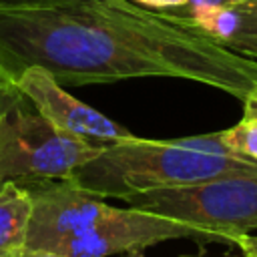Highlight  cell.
I'll list each match as a JSON object with an SVG mask.
<instances>
[{
  "instance_id": "ac0fdd59",
  "label": "cell",
  "mask_w": 257,
  "mask_h": 257,
  "mask_svg": "<svg viewBox=\"0 0 257 257\" xmlns=\"http://www.w3.org/2000/svg\"><path fill=\"white\" fill-rule=\"evenodd\" d=\"M257 245V243H255ZM255 245H253V249H255ZM253 249H249V251H245V255L243 257H255V253H253ZM185 257H201V255H185Z\"/></svg>"
},
{
  "instance_id": "277c9868",
  "label": "cell",
  "mask_w": 257,
  "mask_h": 257,
  "mask_svg": "<svg viewBox=\"0 0 257 257\" xmlns=\"http://www.w3.org/2000/svg\"><path fill=\"white\" fill-rule=\"evenodd\" d=\"M128 205L205 227L223 243L243 251L253 249L257 237V171L215 177L189 187L157 189L124 199Z\"/></svg>"
},
{
  "instance_id": "d6986e66",
  "label": "cell",
  "mask_w": 257,
  "mask_h": 257,
  "mask_svg": "<svg viewBox=\"0 0 257 257\" xmlns=\"http://www.w3.org/2000/svg\"><path fill=\"white\" fill-rule=\"evenodd\" d=\"M20 253H0V257H18Z\"/></svg>"
},
{
  "instance_id": "6da1fadb",
  "label": "cell",
  "mask_w": 257,
  "mask_h": 257,
  "mask_svg": "<svg viewBox=\"0 0 257 257\" xmlns=\"http://www.w3.org/2000/svg\"><path fill=\"white\" fill-rule=\"evenodd\" d=\"M46 68L60 84L181 78L243 100L257 88V60L189 24L177 10L131 0L0 4V76Z\"/></svg>"
},
{
  "instance_id": "8fae6325",
  "label": "cell",
  "mask_w": 257,
  "mask_h": 257,
  "mask_svg": "<svg viewBox=\"0 0 257 257\" xmlns=\"http://www.w3.org/2000/svg\"><path fill=\"white\" fill-rule=\"evenodd\" d=\"M143 8H151V10H161V12H167V10H179V8H185L187 0H131Z\"/></svg>"
},
{
  "instance_id": "5b68a950",
  "label": "cell",
  "mask_w": 257,
  "mask_h": 257,
  "mask_svg": "<svg viewBox=\"0 0 257 257\" xmlns=\"http://www.w3.org/2000/svg\"><path fill=\"white\" fill-rule=\"evenodd\" d=\"M173 239H193L199 243L221 241L205 227L177 221L155 211L128 205L126 209L108 207V211L90 229L62 241L56 253L64 257H110L128 251H143L151 245Z\"/></svg>"
},
{
  "instance_id": "52a82bcc",
  "label": "cell",
  "mask_w": 257,
  "mask_h": 257,
  "mask_svg": "<svg viewBox=\"0 0 257 257\" xmlns=\"http://www.w3.org/2000/svg\"><path fill=\"white\" fill-rule=\"evenodd\" d=\"M12 84L38 114L68 135L96 145L116 143L133 135L122 124L64 90L62 84L42 66L22 68L12 78Z\"/></svg>"
},
{
  "instance_id": "7a4b0ae2",
  "label": "cell",
  "mask_w": 257,
  "mask_h": 257,
  "mask_svg": "<svg viewBox=\"0 0 257 257\" xmlns=\"http://www.w3.org/2000/svg\"><path fill=\"white\" fill-rule=\"evenodd\" d=\"M247 171H257V163L229 155L217 133L171 141L131 135L102 145L100 153L84 163L72 179L102 199L124 201L147 191L189 187Z\"/></svg>"
},
{
  "instance_id": "e0dca14e",
  "label": "cell",
  "mask_w": 257,
  "mask_h": 257,
  "mask_svg": "<svg viewBox=\"0 0 257 257\" xmlns=\"http://www.w3.org/2000/svg\"><path fill=\"white\" fill-rule=\"evenodd\" d=\"M124 257H147L143 251H128V253H124Z\"/></svg>"
},
{
  "instance_id": "9c48e42d",
  "label": "cell",
  "mask_w": 257,
  "mask_h": 257,
  "mask_svg": "<svg viewBox=\"0 0 257 257\" xmlns=\"http://www.w3.org/2000/svg\"><path fill=\"white\" fill-rule=\"evenodd\" d=\"M217 135L229 155L257 163V118L243 116L237 124Z\"/></svg>"
},
{
  "instance_id": "9a60e30c",
  "label": "cell",
  "mask_w": 257,
  "mask_h": 257,
  "mask_svg": "<svg viewBox=\"0 0 257 257\" xmlns=\"http://www.w3.org/2000/svg\"><path fill=\"white\" fill-rule=\"evenodd\" d=\"M18 257H64L56 251H44V249H24Z\"/></svg>"
},
{
  "instance_id": "2e32d148",
  "label": "cell",
  "mask_w": 257,
  "mask_h": 257,
  "mask_svg": "<svg viewBox=\"0 0 257 257\" xmlns=\"http://www.w3.org/2000/svg\"><path fill=\"white\" fill-rule=\"evenodd\" d=\"M28 2H44V0H0V4H28Z\"/></svg>"
},
{
  "instance_id": "ba28073f",
  "label": "cell",
  "mask_w": 257,
  "mask_h": 257,
  "mask_svg": "<svg viewBox=\"0 0 257 257\" xmlns=\"http://www.w3.org/2000/svg\"><path fill=\"white\" fill-rule=\"evenodd\" d=\"M32 217V193L20 183L0 185V253H22Z\"/></svg>"
},
{
  "instance_id": "44dd1931",
  "label": "cell",
  "mask_w": 257,
  "mask_h": 257,
  "mask_svg": "<svg viewBox=\"0 0 257 257\" xmlns=\"http://www.w3.org/2000/svg\"><path fill=\"white\" fill-rule=\"evenodd\" d=\"M249 4H257V0H253V2H249Z\"/></svg>"
},
{
  "instance_id": "8992f818",
  "label": "cell",
  "mask_w": 257,
  "mask_h": 257,
  "mask_svg": "<svg viewBox=\"0 0 257 257\" xmlns=\"http://www.w3.org/2000/svg\"><path fill=\"white\" fill-rule=\"evenodd\" d=\"M32 217L26 249L56 251V247L90 229L108 211L102 197L82 189L74 179L50 181L30 189Z\"/></svg>"
},
{
  "instance_id": "7c38bea8",
  "label": "cell",
  "mask_w": 257,
  "mask_h": 257,
  "mask_svg": "<svg viewBox=\"0 0 257 257\" xmlns=\"http://www.w3.org/2000/svg\"><path fill=\"white\" fill-rule=\"evenodd\" d=\"M18 96H20V92L16 90V86H14L8 78L0 76V114H2Z\"/></svg>"
},
{
  "instance_id": "4fadbf2b",
  "label": "cell",
  "mask_w": 257,
  "mask_h": 257,
  "mask_svg": "<svg viewBox=\"0 0 257 257\" xmlns=\"http://www.w3.org/2000/svg\"><path fill=\"white\" fill-rule=\"evenodd\" d=\"M253 0H187L185 8H209V6H243Z\"/></svg>"
},
{
  "instance_id": "ffe728a7",
  "label": "cell",
  "mask_w": 257,
  "mask_h": 257,
  "mask_svg": "<svg viewBox=\"0 0 257 257\" xmlns=\"http://www.w3.org/2000/svg\"><path fill=\"white\" fill-rule=\"evenodd\" d=\"M253 253H255V257H257V245H255V249H253Z\"/></svg>"
},
{
  "instance_id": "30bf717a",
  "label": "cell",
  "mask_w": 257,
  "mask_h": 257,
  "mask_svg": "<svg viewBox=\"0 0 257 257\" xmlns=\"http://www.w3.org/2000/svg\"><path fill=\"white\" fill-rule=\"evenodd\" d=\"M239 8V26L223 42L225 48L257 60V4H243Z\"/></svg>"
},
{
  "instance_id": "5bb4252c",
  "label": "cell",
  "mask_w": 257,
  "mask_h": 257,
  "mask_svg": "<svg viewBox=\"0 0 257 257\" xmlns=\"http://www.w3.org/2000/svg\"><path fill=\"white\" fill-rule=\"evenodd\" d=\"M241 102H243V116L257 118V88H253Z\"/></svg>"
},
{
  "instance_id": "3957f363",
  "label": "cell",
  "mask_w": 257,
  "mask_h": 257,
  "mask_svg": "<svg viewBox=\"0 0 257 257\" xmlns=\"http://www.w3.org/2000/svg\"><path fill=\"white\" fill-rule=\"evenodd\" d=\"M100 147L56 128L18 96L0 114V185L14 181L32 189L72 179Z\"/></svg>"
}]
</instances>
